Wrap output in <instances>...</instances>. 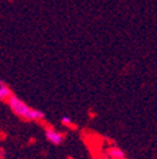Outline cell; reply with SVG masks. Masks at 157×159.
Wrapping results in <instances>:
<instances>
[{
    "instance_id": "cell-1",
    "label": "cell",
    "mask_w": 157,
    "mask_h": 159,
    "mask_svg": "<svg viewBox=\"0 0 157 159\" xmlns=\"http://www.w3.org/2000/svg\"><path fill=\"white\" fill-rule=\"evenodd\" d=\"M8 105H9V107L11 109V111L16 116L24 119V120H28V121H42V120L45 119L44 112L28 106L24 101H22L20 98H19L18 96H15V95H11L8 98Z\"/></svg>"
},
{
    "instance_id": "cell-2",
    "label": "cell",
    "mask_w": 157,
    "mask_h": 159,
    "mask_svg": "<svg viewBox=\"0 0 157 159\" xmlns=\"http://www.w3.org/2000/svg\"><path fill=\"white\" fill-rule=\"evenodd\" d=\"M44 133H45V139L54 145H61L64 142V135L59 131L54 130L53 128H45Z\"/></svg>"
},
{
    "instance_id": "cell-3",
    "label": "cell",
    "mask_w": 157,
    "mask_h": 159,
    "mask_svg": "<svg viewBox=\"0 0 157 159\" xmlns=\"http://www.w3.org/2000/svg\"><path fill=\"white\" fill-rule=\"evenodd\" d=\"M107 155L109 157V159H126L123 150L116 145H112L107 149Z\"/></svg>"
},
{
    "instance_id": "cell-4",
    "label": "cell",
    "mask_w": 157,
    "mask_h": 159,
    "mask_svg": "<svg viewBox=\"0 0 157 159\" xmlns=\"http://www.w3.org/2000/svg\"><path fill=\"white\" fill-rule=\"evenodd\" d=\"M13 95L11 90L3 82L0 81V101H4V100H8V98Z\"/></svg>"
},
{
    "instance_id": "cell-5",
    "label": "cell",
    "mask_w": 157,
    "mask_h": 159,
    "mask_svg": "<svg viewBox=\"0 0 157 159\" xmlns=\"http://www.w3.org/2000/svg\"><path fill=\"white\" fill-rule=\"evenodd\" d=\"M62 124L66 125V126H72V121H70V119L68 116H63L62 117Z\"/></svg>"
}]
</instances>
